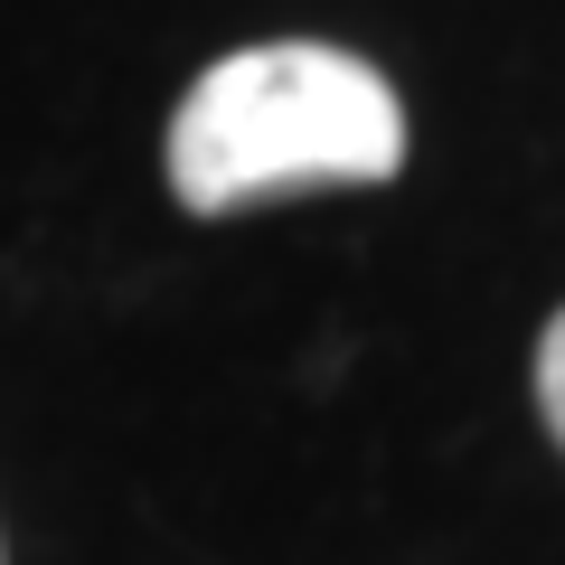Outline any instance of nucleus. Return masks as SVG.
Instances as JSON below:
<instances>
[{"mask_svg": "<svg viewBox=\"0 0 565 565\" xmlns=\"http://www.w3.org/2000/svg\"><path fill=\"white\" fill-rule=\"evenodd\" d=\"M161 170L189 217H236L302 189H377L405 170V104L359 47L264 39L180 95Z\"/></svg>", "mask_w": 565, "mask_h": 565, "instance_id": "nucleus-1", "label": "nucleus"}, {"mask_svg": "<svg viewBox=\"0 0 565 565\" xmlns=\"http://www.w3.org/2000/svg\"><path fill=\"white\" fill-rule=\"evenodd\" d=\"M537 415H546V434L565 444V311L537 330Z\"/></svg>", "mask_w": 565, "mask_h": 565, "instance_id": "nucleus-2", "label": "nucleus"}]
</instances>
